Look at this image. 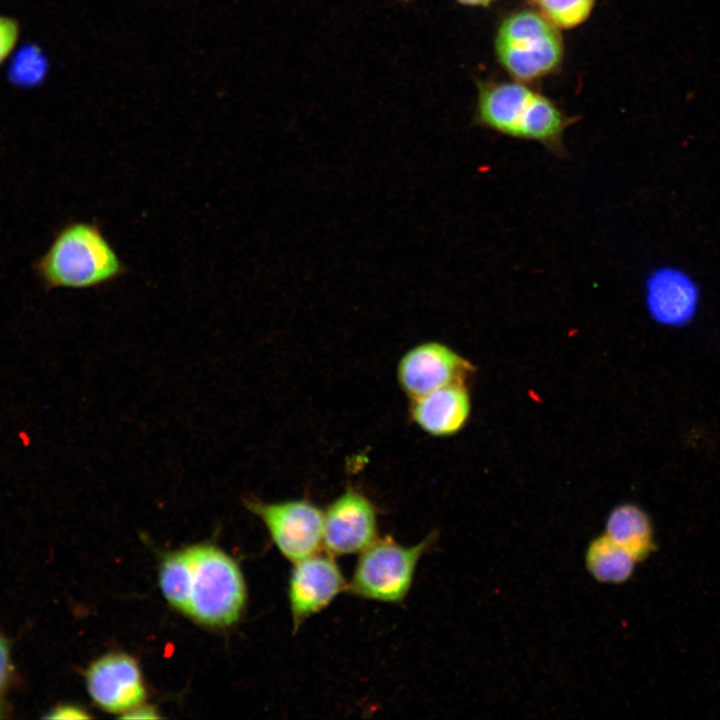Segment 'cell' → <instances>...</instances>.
I'll return each instance as SVG.
<instances>
[{
    "mask_svg": "<svg viewBox=\"0 0 720 720\" xmlns=\"http://www.w3.org/2000/svg\"><path fill=\"white\" fill-rule=\"evenodd\" d=\"M34 269L46 290L102 287L128 272L96 221H71L62 226Z\"/></svg>",
    "mask_w": 720,
    "mask_h": 720,
    "instance_id": "obj_1",
    "label": "cell"
},
{
    "mask_svg": "<svg viewBox=\"0 0 720 720\" xmlns=\"http://www.w3.org/2000/svg\"><path fill=\"white\" fill-rule=\"evenodd\" d=\"M186 549L190 578L185 614L209 626L231 625L246 601L245 582L237 563L213 545Z\"/></svg>",
    "mask_w": 720,
    "mask_h": 720,
    "instance_id": "obj_2",
    "label": "cell"
},
{
    "mask_svg": "<svg viewBox=\"0 0 720 720\" xmlns=\"http://www.w3.org/2000/svg\"><path fill=\"white\" fill-rule=\"evenodd\" d=\"M431 533L412 546L392 536L377 538L360 553L348 591L360 598L384 603H400L409 593L422 556L434 543Z\"/></svg>",
    "mask_w": 720,
    "mask_h": 720,
    "instance_id": "obj_3",
    "label": "cell"
},
{
    "mask_svg": "<svg viewBox=\"0 0 720 720\" xmlns=\"http://www.w3.org/2000/svg\"><path fill=\"white\" fill-rule=\"evenodd\" d=\"M496 52L514 77L531 80L555 68L562 57V42L554 25L533 11L507 18L496 37Z\"/></svg>",
    "mask_w": 720,
    "mask_h": 720,
    "instance_id": "obj_4",
    "label": "cell"
},
{
    "mask_svg": "<svg viewBox=\"0 0 720 720\" xmlns=\"http://www.w3.org/2000/svg\"><path fill=\"white\" fill-rule=\"evenodd\" d=\"M244 505L266 526L280 553L292 563L317 553L323 546V510L299 498L264 502L246 498Z\"/></svg>",
    "mask_w": 720,
    "mask_h": 720,
    "instance_id": "obj_5",
    "label": "cell"
},
{
    "mask_svg": "<svg viewBox=\"0 0 720 720\" xmlns=\"http://www.w3.org/2000/svg\"><path fill=\"white\" fill-rule=\"evenodd\" d=\"M323 547L332 556L361 553L378 538V512L372 500L349 487L323 510Z\"/></svg>",
    "mask_w": 720,
    "mask_h": 720,
    "instance_id": "obj_6",
    "label": "cell"
},
{
    "mask_svg": "<svg viewBox=\"0 0 720 720\" xmlns=\"http://www.w3.org/2000/svg\"><path fill=\"white\" fill-rule=\"evenodd\" d=\"M473 371V365L451 347L426 341L401 356L396 377L411 400L450 384L466 383Z\"/></svg>",
    "mask_w": 720,
    "mask_h": 720,
    "instance_id": "obj_7",
    "label": "cell"
},
{
    "mask_svg": "<svg viewBox=\"0 0 720 720\" xmlns=\"http://www.w3.org/2000/svg\"><path fill=\"white\" fill-rule=\"evenodd\" d=\"M644 280L645 306L656 323L681 327L695 318L700 307L701 288L688 269L665 263L650 270Z\"/></svg>",
    "mask_w": 720,
    "mask_h": 720,
    "instance_id": "obj_8",
    "label": "cell"
},
{
    "mask_svg": "<svg viewBox=\"0 0 720 720\" xmlns=\"http://www.w3.org/2000/svg\"><path fill=\"white\" fill-rule=\"evenodd\" d=\"M348 582L334 556L319 552L293 562L288 600L294 630L310 616L327 608Z\"/></svg>",
    "mask_w": 720,
    "mask_h": 720,
    "instance_id": "obj_9",
    "label": "cell"
},
{
    "mask_svg": "<svg viewBox=\"0 0 720 720\" xmlns=\"http://www.w3.org/2000/svg\"><path fill=\"white\" fill-rule=\"evenodd\" d=\"M86 686L93 701L110 712L124 713L145 697L136 661L123 653H111L94 661L86 672Z\"/></svg>",
    "mask_w": 720,
    "mask_h": 720,
    "instance_id": "obj_10",
    "label": "cell"
},
{
    "mask_svg": "<svg viewBox=\"0 0 720 720\" xmlns=\"http://www.w3.org/2000/svg\"><path fill=\"white\" fill-rule=\"evenodd\" d=\"M471 412L466 383H454L411 399L413 423L433 437L452 436L463 429Z\"/></svg>",
    "mask_w": 720,
    "mask_h": 720,
    "instance_id": "obj_11",
    "label": "cell"
},
{
    "mask_svg": "<svg viewBox=\"0 0 720 720\" xmlns=\"http://www.w3.org/2000/svg\"><path fill=\"white\" fill-rule=\"evenodd\" d=\"M533 94L517 83L487 88L479 97L477 121L495 132L517 138L520 122Z\"/></svg>",
    "mask_w": 720,
    "mask_h": 720,
    "instance_id": "obj_12",
    "label": "cell"
},
{
    "mask_svg": "<svg viewBox=\"0 0 720 720\" xmlns=\"http://www.w3.org/2000/svg\"><path fill=\"white\" fill-rule=\"evenodd\" d=\"M572 122L549 99L534 93L520 122L517 139L536 141L557 157L565 158L563 133Z\"/></svg>",
    "mask_w": 720,
    "mask_h": 720,
    "instance_id": "obj_13",
    "label": "cell"
},
{
    "mask_svg": "<svg viewBox=\"0 0 720 720\" xmlns=\"http://www.w3.org/2000/svg\"><path fill=\"white\" fill-rule=\"evenodd\" d=\"M605 534L636 561L652 551L653 530L646 512L631 503L616 506L608 515Z\"/></svg>",
    "mask_w": 720,
    "mask_h": 720,
    "instance_id": "obj_14",
    "label": "cell"
},
{
    "mask_svg": "<svg viewBox=\"0 0 720 720\" xmlns=\"http://www.w3.org/2000/svg\"><path fill=\"white\" fill-rule=\"evenodd\" d=\"M637 561L605 533L595 538L585 555L587 570L602 583L619 584L630 578Z\"/></svg>",
    "mask_w": 720,
    "mask_h": 720,
    "instance_id": "obj_15",
    "label": "cell"
},
{
    "mask_svg": "<svg viewBox=\"0 0 720 720\" xmlns=\"http://www.w3.org/2000/svg\"><path fill=\"white\" fill-rule=\"evenodd\" d=\"M190 564L187 549L168 554L161 563L160 587L170 605L186 612L189 599Z\"/></svg>",
    "mask_w": 720,
    "mask_h": 720,
    "instance_id": "obj_16",
    "label": "cell"
},
{
    "mask_svg": "<svg viewBox=\"0 0 720 720\" xmlns=\"http://www.w3.org/2000/svg\"><path fill=\"white\" fill-rule=\"evenodd\" d=\"M10 59L8 78L17 87L38 86L48 75V58L42 49L33 44L16 49Z\"/></svg>",
    "mask_w": 720,
    "mask_h": 720,
    "instance_id": "obj_17",
    "label": "cell"
},
{
    "mask_svg": "<svg viewBox=\"0 0 720 720\" xmlns=\"http://www.w3.org/2000/svg\"><path fill=\"white\" fill-rule=\"evenodd\" d=\"M595 0H537L545 18L553 25L570 28L582 23Z\"/></svg>",
    "mask_w": 720,
    "mask_h": 720,
    "instance_id": "obj_18",
    "label": "cell"
},
{
    "mask_svg": "<svg viewBox=\"0 0 720 720\" xmlns=\"http://www.w3.org/2000/svg\"><path fill=\"white\" fill-rule=\"evenodd\" d=\"M14 666L9 641L0 633V718L9 713L7 695L14 681Z\"/></svg>",
    "mask_w": 720,
    "mask_h": 720,
    "instance_id": "obj_19",
    "label": "cell"
},
{
    "mask_svg": "<svg viewBox=\"0 0 720 720\" xmlns=\"http://www.w3.org/2000/svg\"><path fill=\"white\" fill-rule=\"evenodd\" d=\"M20 34L19 21L13 16L0 14V66L5 64L16 51Z\"/></svg>",
    "mask_w": 720,
    "mask_h": 720,
    "instance_id": "obj_20",
    "label": "cell"
},
{
    "mask_svg": "<svg viewBox=\"0 0 720 720\" xmlns=\"http://www.w3.org/2000/svg\"><path fill=\"white\" fill-rule=\"evenodd\" d=\"M89 717L85 710L73 704L56 706L44 716L48 719H87Z\"/></svg>",
    "mask_w": 720,
    "mask_h": 720,
    "instance_id": "obj_21",
    "label": "cell"
},
{
    "mask_svg": "<svg viewBox=\"0 0 720 720\" xmlns=\"http://www.w3.org/2000/svg\"><path fill=\"white\" fill-rule=\"evenodd\" d=\"M123 718L127 719H156L159 718L157 712L148 706L137 705L123 713Z\"/></svg>",
    "mask_w": 720,
    "mask_h": 720,
    "instance_id": "obj_22",
    "label": "cell"
},
{
    "mask_svg": "<svg viewBox=\"0 0 720 720\" xmlns=\"http://www.w3.org/2000/svg\"><path fill=\"white\" fill-rule=\"evenodd\" d=\"M459 1H461L465 4H470V5H483V4H487V3L491 2L492 0H459Z\"/></svg>",
    "mask_w": 720,
    "mask_h": 720,
    "instance_id": "obj_23",
    "label": "cell"
}]
</instances>
